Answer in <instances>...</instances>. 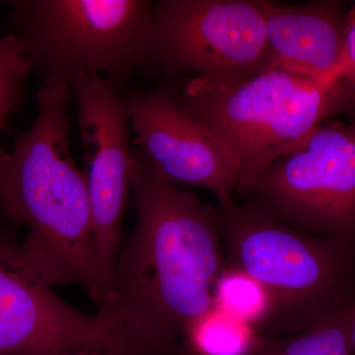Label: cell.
Here are the masks:
<instances>
[{
    "instance_id": "cell-13",
    "label": "cell",
    "mask_w": 355,
    "mask_h": 355,
    "mask_svg": "<svg viewBox=\"0 0 355 355\" xmlns=\"http://www.w3.org/2000/svg\"><path fill=\"white\" fill-rule=\"evenodd\" d=\"M355 302L303 330L265 338L257 355H355L350 327Z\"/></svg>"
},
{
    "instance_id": "cell-4",
    "label": "cell",
    "mask_w": 355,
    "mask_h": 355,
    "mask_svg": "<svg viewBox=\"0 0 355 355\" xmlns=\"http://www.w3.org/2000/svg\"><path fill=\"white\" fill-rule=\"evenodd\" d=\"M179 101L232 151L239 182L266 171L331 116L355 120V83L349 78L313 80L279 70L230 81L191 77L179 86Z\"/></svg>"
},
{
    "instance_id": "cell-9",
    "label": "cell",
    "mask_w": 355,
    "mask_h": 355,
    "mask_svg": "<svg viewBox=\"0 0 355 355\" xmlns=\"http://www.w3.org/2000/svg\"><path fill=\"white\" fill-rule=\"evenodd\" d=\"M120 338L100 313L72 307L0 234V355H118Z\"/></svg>"
},
{
    "instance_id": "cell-8",
    "label": "cell",
    "mask_w": 355,
    "mask_h": 355,
    "mask_svg": "<svg viewBox=\"0 0 355 355\" xmlns=\"http://www.w3.org/2000/svg\"><path fill=\"white\" fill-rule=\"evenodd\" d=\"M78 110L96 263L107 297L121 251V221L132 191L137 160L130 148V121L116 85L90 71L69 80Z\"/></svg>"
},
{
    "instance_id": "cell-6",
    "label": "cell",
    "mask_w": 355,
    "mask_h": 355,
    "mask_svg": "<svg viewBox=\"0 0 355 355\" xmlns=\"http://www.w3.org/2000/svg\"><path fill=\"white\" fill-rule=\"evenodd\" d=\"M236 191L282 223L355 246V120L319 125Z\"/></svg>"
},
{
    "instance_id": "cell-5",
    "label": "cell",
    "mask_w": 355,
    "mask_h": 355,
    "mask_svg": "<svg viewBox=\"0 0 355 355\" xmlns=\"http://www.w3.org/2000/svg\"><path fill=\"white\" fill-rule=\"evenodd\" d=\"M8 18L31 70L69 83L79 71L116 86L146 69L153 32L147 0H15Z\"/></svg>"
},
{
    "instance_id": "cell-17",
    "label": "cell",
    "mask_w": 355,
    "mask_h": 355,
    "mask_svg": "<svg viewBox=\"0 0 355 355\" xmlns=\"http://www.w3.org/2000/svg\"><path fill=\"white\" fill-rule=\"evenodd\" d=\"M350 340H352V349L355 354V312L352 318V327H350Z\"/></svg>"
},
{
    "instance_id": "cell-2",
    "label": "cell",
    "mask_w": 355,
    "mask_h": 355,
    "mask_svg": "<svg viewBox=\"0 0 355 355\" xmlns=\"http://www.w3.org/2000/svg\"><path fill=\"white\" fill-rule=\"evenodd\" d=\"M69 83L46 79L38 113L12 149L0 148V211L29 229L19 244L35 275L49 286H83L96 304L105 299L96 263L87 184L71 150Z\"/></svg>"
},
{
    "instance_id": "cell-12",
    "label": "cell",
    "mask_w": 355,
    "mask_h": 355,
    "mask_svg": "<svg viewBox=\"0 0 355 355\" xmlns=\"http://www.w3.org/2000/svg\"><path fill=\"white\" fill-rule=\"evenodd\" d=\"M265 338L242 320L212 306L184 334L182 355H257Z\"/></svg>"
},
{
    "instance_id": "cell-10",
    "label": "cell",
    "mask_w": 355,
    "mask_h": 355,
    "mask_svg": "<svg viewBox=\"0 0 355 355\" xmlns=\"http://www.w3.org/2000/svg\"><path fill=\"white\" fill-rule=\"evenodd\" d=\"M137 153L168 181L200 187L219 205L234 200L240 168L232 151L191 118L179 101V86L159 84L121 97Z\"/></svg>"
},
{
    "instance_id": "cell-3",
    "label": "cell",
    "mask_w": 355,
    "mask_h": 355,
    "mask_svg": "<svg viewBox=\"0 0 355 355\" xmlns=\"http://www.w3.org/2000/svg\"><path fill=\"white\" fill-rule=\"evenodd\" d=\"M226 263L272 300L263 338L303 330L355 302V246L292 227L254 203L219 205Z\"/></svg>"
},
{
    "instance_id": "cell-1",
    "label": "cell",
    "mask_w": 355,
    "mask_h": 355,
    "mask_svg": "<svg viewBox=\"0 0 355 355\" xmlns=\"http://www.w3.org/2000/svg\"><path fill=\"white\" fill-rule=\"evenodd\" d=\"M135 155V223L98 312L140 355H182L184 334L214 306L226 265L218 214Z\"/></svg>"
},
{
    "instance_id": "cell-14",
    "label": "cell",
    "mask_w": 355,
    "mask_h": 355,
    "mask_svg": "<svg viewBox=\"0 0 355 355\" xmlns=\"http://www.w3.org/2000/svg\"><path fill=\"white\" fill-rule=\"evenodd\" d=\"M214 306L249 324L261 338L272 314V300L265 287L227 263L214 284Z\"/></svg>"
},
{
    "instance_id": "cell-11",
    "label": "cell",
    "mask_w": 355,
    "mask_h": 355,
    "mask_svg": "<svg viewBox=\"0 0 355 355\" xmlns=\"http://www.w3.org/2000/svg\"><path fill=\"white\" fill-rule=\"evenodd\" d=\"M266 44L261 71L286 72L303 78L338 81L345 76L349 9L342 1L306 3L263 0Z\"/></svg>"
},
{
    "instance_id": "cell-16",
    "label": "cell",
    "mask_w": 355,
    "mask_h": 355,
    "mask_svg": "<svg viewBox=\"0 0 355 355\" xmlns=\"http://www.w3.org/2000/svg\"><path fill=\"white\" fill-rule=\"evenodd\" d=\"M345 76L355 83V4L347 13L345 42Z\"/></svg>"
},
{
    "instance_id": "cell-15",
    "label": "cell",
    "mask_w": 355,
    "mask_h": 355,
    "mask_svg": "<svg viewBox=\"0 0 355 355\" xmlns=\"http://www.w3.org/2000/svg\"><path fill=\"white\" fill-rule=\"evenodd\" d=\"M31 67L15 35H0V132L22 108Z\"/></svg>"
},
{
    "instance_id": "cell-7",
    "label": "cell",
    "mask_w": 355,
    "mask_h": 355,
    "mask_svg": "<svg viewBox=\"0 0 355 355\" xmlns=\"http://www.w3.org/2000/svg\"><path fill=\"white\" fill-rule=\"evenodd\" d=\"M266 44L263 0H160L146 69L235 80L259 71Z\"/></svg>"
}]
</instances>
